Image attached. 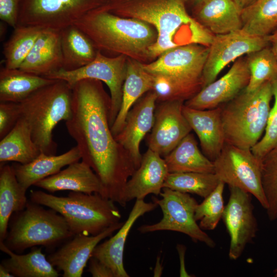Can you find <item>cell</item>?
<instances>
[{
  "label": "cell",
  "instance_id": "40",
  "mask_svg": "<svg viewBox=\"0 0 277 277\" xmlns=\"http://www.w3.org/2000/svg\"><path fill=\"white\" fill-rule=\"evenodd\" d=\"M21 117L18 103L0 102V140L14 128Z\"/></svg>",
  "mask_w": 277,
  "mask_h": 277
},
{
  "label": "cell",
  "instance_id": "37",
  "mask_svg": "<svg viewBox=\"0 0 277 277\" xmlns=\"http://www.w3.org/2000/svg\"><path fill=\"white\" fill-rule=\"evenodd\" d=\"M262 183L268 208V219L277 220V144L269 150L261 162Z\"/></svg>",
  "mask_w": 277,
  "mask_h": 277
},
{
  "label": "cell",
  "instance_id": "34",
  "mask_svg": "<svg viewBox=\"0 0 277 277\" xmlns=\"http://www.w3.org/2000/svg\"><path fill=\"white\" fill-rule=\"evenodd\" d=\"M43 29L20 25L14 28L10 37L4 45L5 67L9 69H18Z\"/></svg>",
  "mask_w": 277,
  "mask_h": 277
},
{
  "label": "cell",
  "instance_id": "4",
  "mask_svg": "<svg viewBox=\"0 0 277 277\" xmlns=\"http://www.w3.org/2000/svg\"><path fill=\"white\" fill-rule=\"evenodd\" d=\"M30 201L48 207L61 214L75 235H97L120 222L121 214L115 202L97 193L71 191L57 196L41 190H31Z\"/></svg>",
  "mask_w": 277,
  "mask_h": 277
},
{
  "label": "cell",
  "instance_id": "8",
  "mask_svg": "<svg viewBox=\"0 0 277 277\" xmlns=\"http://www.w3.org/2000/svg\"><path fill=\"white\" fill-rule=\"evenodd\" d=\"M162 199H153L163 213L162 219L151 225L138 228L142 233L158 231H173L189 236L194 242H200L213 248L215 243L197 224L194 214L198 204L189 193L164 187L160 194Z\"/></svg>",
  "mask_w": 277,
  "mask_h": 277
},
{
  "label": "cell",
  "instance_id": "7",
  "mask_svg": "<svg viewBox=\"0 0 277 277\" xmlns=\"http://www.w3.org/2000/svg\"><path fill=\"white\" fill-rule=\"evenodd\" d=\"M14 213L3 242L17 253L36 246L54 247L74 236L61 214L31 201L24 210Z\"/></svg>",
  "mask_w": 277,
  "mask_h": 277
},
{
  "label": "cell",
  "instance_id": "22",
  "mask_svg": "<svg viewBox=\"0 0 277 277\" xmlns=\"http://www.w3.org/2000/svg\"><path fill=\"white\" fill-rule=\"evenodd\" d=\"M183 112L192 130L199 138L202 151L213 162L226 143L221 106L202 110L184 105Z\"/></svg>",
  "mask_w": 277,
  "mask_h": 277
},
{
  "label": "cell",
  "instance_id": "25",
  "mask_svg": "<svg viewBox=\"0 0 277 277\" xmlns=\"http://www.w3.org/2000/svg\"><path fill=\"white\" fill-rule=\"evenodd\" d=\"M241 13L233 0H200L194 18L214 35L222 34L242 29Z\"/></svg>",
  "mask_w": 277,
  "mask_h": 277
},
{
  "label": "cell",
  "instance_id": "11",
  "mask_svg": "<svg viewBox=\"0 0 277 277\" xmlns=\"http://www.w3.org/2000/svg\"><path fill=\"white\" fill-rule=\"evenodd\" d=\"M127 59L122 54L107 56L98 50L95 58L87 65L73 70L61 69L45 77L65 81L71 88L84 79H94L104 83L109 89L111 100L109 118L111 127L122 104Z\"/></svg>",
  "mask_w": 277,
  "mask_h": 277
},
{
  "label": "cell",
  "instance_id": "28",
  "mask_svg": "<svg viewBox=\"0 0 277 277\" xmlns=\"http://www.w3.org/2000/svg\"><path fill=\"white\" fill-rule=\"evenodd\" d=\"M169 173H214L213 162L204 155L191 132L164 158Z\"/></svg>",
  "mask_w": 277,
  "mask_h": 277
},
{
  "label": "cell",
  "instance_id": "12",
  "mask_svg": "<svg viewBox=\"0 0 277 277\" xmlns=\"http://www.w3.org/2000/svg\"><path fill=\"white\" fill-rule=\"evenodd\" d=\"M269 43L267 36L251 35L242 29L214 35L202 72L203 88L214 81L229 64L268 46Z\"/></svg>",
  "mask_w": 277,
  "mask_h": 277
},
{
  "label": "cell",
  "instance_id": "44",
  "mask_svg": "<svg viewBox=\"0 0 277 277\" xmlns=\"http://www.w3.org/2000/svg\"><path fill=\"white\" fill-rule=\"evenodd\" d=\"M268 40L271 45V47H270L271 52L277 61V37Z\"/></svg>",
  "mask_w": 277,
  "mask_h": 277
},
{
  "label": "cell",
  "instance_id": "43",
  "mask_svg": "<svg viewBox=\"0 0 277 277\" xmlns=\"http://www.w3.org/2000/svg\"><path fill=\"white\" fill-rule=\"evenodd\" d=\"M255 0H233L239 10H242L254 2Z\"/></svg>",
  "mask_w": 277,
  "mask_h": 277
},
{
  "label": "cell",
  "instance_id": "24",
  "mask_svg": "<svg viewBox=\"0 0 277 277\" xmlns=\"http://www.w3.org/2000/svg\"><path fill=\"white\" fill-rule=\"evenodd\" d=\"M80 160H81V153L76 145L60 155L41 152L28 164L15 163L11 166L18 182L27 190L39 181L58 173L64 167Z\"/></svg>",
  "mask_w": 277,
  "mask_h": 277
},
{
  "label": "cell",
  "instance_id": "41",
  "mask_svg": "<svg viewBox=\"0 0 277 277\" xmlns=\"http://www.w3.org/2000/svg\"><path fill=\"white\" fill-rule=\"evenodd\" d=\"M20 0H0V19L15 28L18 23Z\"/></svg>",
  "mask_w": 277,
  "mask_h": 277
},
{
  "label": "cell",
  "instance_id": "30",
  "mask_svg": "<svg viewBox=\"0 0 277 277\" xmlns=\"http://www.w3.org/2000/svg\"><path fill=\"white\" fill-rule=\"evenodd\" d=\"M55 80L18 68H1L0 102L19 103L37 90Z\"/></svg>",
  "mask_w": 277,
  "mask_h": 277
},
{
  "label": "cell",
  "instance_id": "20",
  "mask_svg": "<svg viewBox=\"0 0 277 277\" xmlns=\"http://www.w3.org/2000/svg\"><path fill=\"white\" fill-rule=\"evenodd\" d=\"M158 205L155 202H146L144 199L136 200L127 220L117 232L94 248L91 257L105 264L115 277H129L124 268L123 256L127 236L136 220L145 213L154 210Z\"/></svg>",
  "mask_w": 277,
  "mask_h": 277
},
{
  "label": "cell",
  "instance_id": "45",
  "mask_svg": "<svg viewBox=\"0 0 277 277\" xmlns=\"http://www.w3.org/2000/svg\"><path fill=\"white\" fill-rule=\"evenodd\" d=\"M0 276L1 277H14L15 276L8 271L2 264L0 265Z\"/></svg>",
  "mask_w": 277,
  "mask_h": 277
},
{
  "label": "cell",
  "instance_id": "9",
  "mask_svg": "<svg viewBox=\"0 0 277 277\" xmlns=\"http://www.w3.org/2000/svg\"><path fill=\"white\" fill-rule=\"evenodd\" d=\"M261 162L251 149L225 143L213 162L214 173L221 182L250 193L267 210L268 204L262 186Z\"/></svg>",
  "mask_w": 277,
  "mask_h": 277
},
{
  "label": "cell",
  "instance_id": "1",
  "mask_svg": "<svg viewBox=\"0 0 277 277\" xmlns=\"http://www.w3.org/2000/svg\"><path fill=\"white\" fill-rule=\"evenodd\" d=\"M72 89V114L65 122L67 131L76 143L81 160L100 177L108 197L125 207L124 190L136 168L111 132L110 95L103 82L94 79L81 80Z\"/></svg>",
  "mask_w": 277,
  "mask_h": 277
},
{
  "label": "cell",
  "instance_id": "36",
  "mask_svg": "<svg viewBox=\"0 0 277 277\" xmlns=\"http://www.w3.org/2000/svg\"><path fill=\"white\" fill-rule=\"evenodd\" d=\"M246 58L250 72L246 90L253 91L277 75V61L268 46L247 55Z\"/></svg>",
  "mask_w": 277,
  "mask_h": 277
},
{
  "label": "cell",
  "instance_id": "29",
  "mask_svg": "<svg viewBox=\"0 0 277 277\" xmlns=\"http://www.w3.org/2000/svg\"><path fill=\"white\" fill-rule=\"evenodd\" d=\"M42 152L33 141L30 127L23 117L0 141L1 164L14 162L28 164Z\"/></svg>",
  "mask_w": 277,
  "mask_h": 277
},
{
  "label": "cell",
  "instance_id": "19",
  "mask_svg": "<svg viewBox=\"0 0 277 277\" xmlns=\"http://www.w3.org/2000/svg\"><path fill=\"white\" fill-rule=\"evenodd\" d=\"M168 173L164 159L148 149L139 167L126 184L123 192L125 206L134 199H144L150 194L160 195Z\"/></svg>",
  "mask_w": 277,
  "mask_h": 277
},
{
  "label": "cell",
  "instance_id": "17",
  "mask_svg": "<svg viewBox=\"0 0 277 277\" xmlns=\"http://www.w3.org/2000/svg\"><path fill=\"white\" fill-rule=\"evenodd\" d=\"M157 95L149 91L134 104L129 110L122 130L114 137L128 153L136 169L142 158L140 144L153 127Z\"/></svg>",
  "mask_w": 277,
  "mask_h": 277
},
{
  "label": "cell",
  "instance_id": "2",
  "mask_svg": "<svg viewBox=\"0 0 277 277\" xmlns=\"http://www.w3.org/2000/svg\"><path fill=\"white\" fill-rule=\"evenodd\" d=\"M98 8L153 26L157 38L149 50L152 61L164 51L181 46L198 44L209 47L214 36L189 14L184 0H107Z\"/></svg>",
  "mask_w": 277,
  "mask_h": 277
},
{
  "label": "cell",
  "instance_id": "35",
  "mask_svg": "<svg viewBox=\"0 0 277 277\" xmlns=\"http://www.w3.org/2000/svg\"><path fill=\"white\" fill-rule=\"evenodd\" d=\"M220 182L214 173H169L164 187L205 198Z\"/></svg>",
  "mask_w": 277,
  "mask_h": 277
},
{
  "label": "cell",
  "instance_id": "46",
  "mask_svg": "<svg viewBox=\"0 0 277 277\" xmlns=\"http://www.w3.org/2000/svg\"><path fill=\"white\" fill-rule=\"evenodd\" d=\"M277 37V30H275L273 33L271 35L267 36L268 39L273 38Z\"/></svg>",
  "mask_w": 277,
  "mask_h": 277
},
{
  "label": "cell",
  "instance_id": "21",
  "mask_svg": "<svg viewBox=\"0 0 277 277\" xmlns=\"http://www.w3.org/2000/svg\"><path fill=\"white\" fill-rule=\"evenodd\" d=\"M34 186L50 193L70 190L87 194L97 193L108 197L107 191L100 177L82 160L70 164L66 168L39 181Z\"/></svg>",
  "mask_w": 277,
  "mask_h": 277
},
{
  "label": "cell",
  "instance_id": "10",
  "mask_svg": "<svg viewBox=\"0 0 277 277\" xmlns=\"http://www.w3.org/2000/svg\"><path fill=\"white\" fill-rule=\"evenodd\" d=\"M106 0H20L17 25L61 30Z\"/></svg>",
  "mask_w": 277,
  "mask_h": 277
},
{
  "label": "cell",
  "instance_id": "16",
  "mask_svg": "<svg viewBox=\"0 0 277 277\" xmlns=\"http://www.w3.org/2000/svg\"><path fill=\"white\" fill-rule=\"evenodd\" d=\"M250 80L246 58L235 61L223 76L203 88L184 105L196 109H210L229 102L245 90Z\"/></svg>",
  "mask_w": 277,
  "mask_h": 277
},
{
  "label": "cell",
  "instance_id": "31",
  "mask_svg": "<svg viewBox=\"0 0 277 277\" xmlns=\"http://www.w3.org/2000/svg\"><path fill=\"white\" fill-rule=\"evenodd\" d=\"M0 249L9 256L1 264L15 276L57 277L60 275L42 253V247H33L29 253L19 254L9 249L3 242H0Z\"/></svg>",
  "mask_w": 277,
  "mask_h": 277
},
{
  "label": "cell",
  "instance_id": "48",
  "mask_svg": "<svg viewBox=\"0 0 277 277\" xmlns=\"http://www.w3.org/2000/svg\"></svg>",
  "mask_w": 277,
  "mask_h": 277
},
{
  "label": "cell",
  "instance_id": "18",
  "mask_svg": "<svg viewBox=\"0 0 277 277\" xmlns=\"http://www.w3.org/2000/svg\"><path fill=\"white\" fill-rule=\"evenodd\" d=\"M123 223L120 222L95 235L76 234L71 241L47 258L57 270L63 272V276L81 277L96 246L120 229Z\"/></svg>",
  "mask_w": 277,
  "mask_h": 277
},
{
  "label": "cell",
  "instance_id": "5",
  "mask_svg": "<svg viewBox=\"0 0 277 277\" xmlns=\"http://www.w3.org/2000/svg\"><path fill=\"white\" fill-rule=\"evenodd\" d=\"M273 98L270 81L256 89H245L221 106L225 143L251 149L262 138L267 126Z\"/></svg>",
  "mask_w": 277,
  "mask_h": 277
},
{
  "label": "cell",
  "instance_id": "14",
  "mask_svg": "<svg viewBox=\"0 0 277 277\" xmlns=\"http://www.w3.org/2000/svg\"><path fill=\"white\" fill-rule=\"evenodd\" d=\"M208 51L209 47L198 44L181 46L164 51L154 61L143 63V66L151 74L170 80L202 82Z\"/></svg>",
  "mask_w": 277,
  "mask_h": 277
},
{
  "label": "cell",
  "instance_id": "39",
  "mask_svg": "<svg viewBox=\"0 0 277 277\" xmlns=\"http://www.w3.org/2000/svg\"><path fill=\"white\" fill-rule=\"evenodd\" d=\"M274 103L264 134L251 148L254 154L261 160L265 154L277 144V75L271 81Z\"/></svg>",
  "mask_w": 277,
  "mask_h": 277
},
{
  "label": "cell",
  "instance_id": "15",
  "mask_svg": "<svg viewBox=\"0 0 277 277\" xmlns=\"http://www.w3.org/2000/svg\"><path fill=\"white\" fill-rule=\"evenodd\" d=\"M184 103L181 101L156 103L154 123L147 142L148 149L163 158L192 131L183 112Z\"/></svg>",
  "mask_w": 277,
  "mask_h": 277
},
{
  "label": "cell",
  "instance_id": "26",
  "mask_svg": "<svg viewBox=\"0 0 277 277\" xmlns=\"http://www.w3.org/2000/svg\"><path fill=\"white\" fill-rule=\"evenodd\" d=\"M153 85V76L144 68L143 63L128 58L122 104L111 127L114 137L122 130L129 110L140 97L152 90Z\"/></svg>",
  "mask_w": 277,
  "mask_h": 277
},
{
  "label": "cell",
  "instance_id": "38",
  "mask_svg": "<svg viewBox=\"0 0 277 277\" xmlns=\"http://www.w3.org/2000/svg\"><path fill=\"white\" fill-rule=\"evenodd\" d=\"M225 185L224 183L220 182L213 191L196 207L195 219L200 221L199 225L203 230H214L222 219L225 209L223 200Z\"/></svg>",
  "mask_w": 277,
  "mask_h": 277
},
{
  "label": "cell",
  "instance_id": "32",
  "mask_svg": "<svg viewBox=\"0 0 277 277\" xmlns=\"http://www.w3.org/2000/svg\"><path fill=\"white\" fill-rule=\"evenodd\" d=\"M63 69L73 70L91 62L98 50L90 39L74 25L61 30Z\"/></svg>",
  "mask_w": 277,
  "mask_h": 277
},
{
  "label": "cell",
  "instance_id": "42",
  "mask_svg": "<svg viewBox=\"0 0 277 277\" xmlns=\"http://www.w3.org/2000/svg\"><path fill=\"white\" fill-rule=\"evenodd\" d=\"M88 271L93 277H115L109 267L94 257L89 260Z\"/></svg>",
  "mask_w": 277,
  "mask_h": 277
},
{
  "label": "cell",
  "instance_id": "3",
  "mask_svg": "<svg viewBox=\"0 0 277 277\" xmlns=\"http://www.w3.org/2000/svg\"><path fill=\"white\" fill-rule=\"evenodd\" d=\"M74 25L98 50L124 55L142 63L153 61L149 50L156 43L157 33L153 26L143 21L120 16L96 8Z\"/></svg>",
  "mask_w": 277,
  "mask_h": 277
},
{
  "label": "cell",
  "instance_id": "47",
  "mask_svg": "<svg viewBox=\"0 0 277 277\" xmlns=\"http://www.w3.org/2000/svg\"><path fill=\"white\" fill-rule=\"evenodd\" d=\"M274 276L277 277V268L274 270Z\"/></svg>",
  "mask_w": 277,
  "mask_h": 277
},
{
  "label": "cell",
  "instance_id": "33",
  "mask_svg": "<svg viewBox=\"0 0 277 277\" xmlns=\"http://www.w3.org/2000/svg\"><path fill=\"white\" fill-rule=\"evenodd\" d=\"M241 15L244 32L268 36L277 30V0H255L242 10Z\"/></svg>",
  "mask_w": 277,
  "mask_h": 277
},
{
  "label": "cell",
  "instance_id": "13",
  "mask_svg": "<svg viewBox=\"0 0 277 277\" xmlns=\"http://www.w3.org/2000/svg\"><path fill=\"white\" fill-rule=\"evenodd\" d=\"M229 197L222 219L230 236L229 258L236 260L255 238L258 225L253 212L252 195L238 187L229 186Z\"/></svg>",
  "mask_w": 277,
  "mask_h": 277
},
{
  "label": "cell",
  "instance_id": "49",
  "mask_svg": "<svg viewBox=\"0 0 277 277\" xmlns=\"http://www.w3.org/2000/svg\"><path fill=\"white\" fill-rule=\"evenodd\" d=\"M107 1V0H106Z\"/></svg>",
  "mask_w": 277,
  "mask_h": 277
},
{
  "label": "cell",
  "instance_id": "27",
  "mask_svg": "<svg viewBox=\"0 0 277 277\" xmlns=\"http://www.w3.org/2000/svg\"><path fill=\"white\" fill-rule=\"evenodd\" d=\"M26 191L18 182L12 166L1 164L0 242L6 237L12 215L25 208L28 202Z\"/></svg>",
  "mask_w": 277,
  "mask_h": 277
},
{
  "label": "cell",
  "instance_id": "6",
  "mask_svg": "<svg viewBox=\"0 0 277 277\" xmlns=\"http://www.w3.org/2000/svg\"><path fill=\"white\" fill-rule=\"evenodd\" d=\"M72 98V88L65 81L56 80L18 103L21 117L28 123L32 139L42 152L56 154L53 130L59 122L70 118Z\"/></svg>",
  "mask_w": 277,
  "mask_h": 277
},
{
  "label": "cell",
  "instance_id": "23",
  "mask_svg": "<svg viewBox=\"0 0 277 277\" xmlns=\"http://www.w3.org/2000/svg\"><path fill=\"white\" fill-rule=\"evenodd\" d=\"M18 69L44 77L63 69L60 30L44 29Z\"/></svg>",
  "mask_w": 277,
  "mask_h": 277
}]
</instances>
